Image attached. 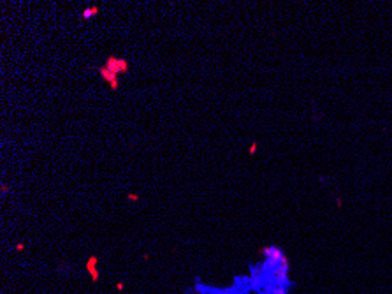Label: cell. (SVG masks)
<instances>
[{
  "instance_id": "6da1fadb",
  "label": "cell",
  "mask_w": 392,
  "mask_h": 294,
  "mask_svg": "<svg viewBox=\"0 0 392 294\" xmlns=\"http://www.w3.org/2000/svg\"><path fill=\"white\" fill-rule=\"evenodd\" d=\"M102 67H106L107 71H111L113 74H116V76H118V74H121V72H127V69H129V62H127V60H123V58L109 57Z\"/></svg>"
},
{
  "instance_id": "7a4b0ae2",
  "label": "cell",
  "mask_w": 392,
  "mask_h": 294,
  "mask_svg": "<svg viewBox=\"0 0 392 294\" xmlns=\"http://www.w3.org/2000/svg\"><path fill=\"white\" fill-rule=\"evenodd\" d=\"M98 72H100L102 79L106 81V83H109V86H111L113 90L118 88V79H116V74H113L111 71H107L106 67H100V69H98Z\"/></svg>"
},
{
  "instance_id": "3957f363",
  "label": "cell",
  "mask_w": 392,
  "mask_h": 294,
  "mask_svg": "<svg viewBox=\"0 0 392 294\" xmlns=\"http://www.w3.org/2000/svg\"><path fill=\"white\" fill-rule=\"evenodd\" d=\"M98 14V7H90V9H86L85 13H83V18H88V16H97Z\"/></svg>"
},
{
  "instance_id": "277c9868",
  "label": "cell",
  "mask_w": 392,
  "mask_h": 294,
  "mask_svg": "<svg viewBox=\"0 0 392 294\" xmlns=\"http://www.w3.org/2000/svg\"><path fill=\"white\" fill-rule=\"evenodd\" d=\"M129 199H132V201H137V199H139V196H135V194H130V196H129Z\"/></svg>"
}]
</instances>
